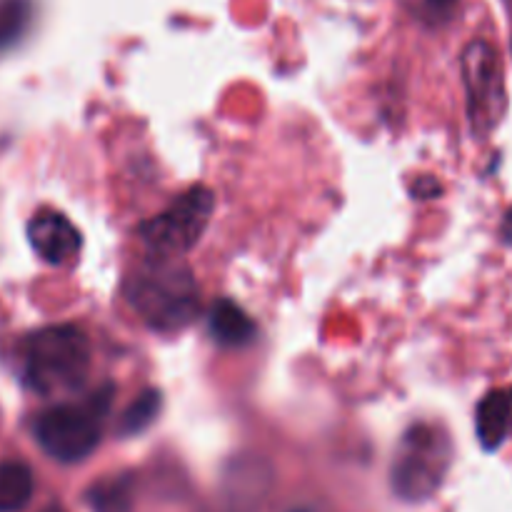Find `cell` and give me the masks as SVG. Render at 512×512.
<instances>
[{
	"label": "cell",
	"mask_w": 512,
	"mask_h": 512,
	"mask_svg": "<svg viewBox=\"0 0 512 512\" xmlns=\"http://www.w3.org/2000/svg\"><path fill=\"white\" fill-rule=\"evenodd\" d=\"M123 295L135 315L158 333H178L198 318L200 288L180 258L145 255L125 275Z\"/></svg>",
	"instance_id": "obj_1"
},
{
	"label": "cell",
	"mask_w": 512,
	"mask_h": 512,
	"mask_svg": "<svg viewBox=\"0 0 512 512\" xmlns=\"http://www.w3.org/2000/svg\"><path fill=\"white\" fill-rule=\"evenodd\" d=\"M88 365V338L75 325H50L30 335L25 343V383L40 395L78 388Z\"/></svg>",
	"instance_id": "obj_2"
},
{
	"label": "cell",
	"mask_w": 512,
	"mask_h": 512,
	"mask_svg": "<svg viewBox=\"0 0 512 512\" xmlns=\"http://www.w3.org/2000/svg\"><path fill=\"white\" fill-rule=\"evenodd\" d=\"M453 463V443L438 425L418 423L403 435L395 453L390 483L408 503L433 498Z\"/></svg>",
	"instance_id": "obj_3"
},
{
	"label": "cell",
	"mask_w": 512,
	"mask_h": 512,
	"mask_svg": "<svg viewBox=\"0 0 512 512\" xmlns=\"http://www.w3.org/2000/svg\"><path fill=\"white\" fill-rule=\"evenodd\" d=\"M113 388H103L85 403H65L45 410L35 423V438L50 458L60 463L85 460L100 445Z\"/></svg>",
	"instance_id": "obj_4"
},
{
	"label": "cell",
	"mask_w": 512,
	"mask_h": 512,
	"mask_svg": "<svg viewBox=\"0 0 512 512\" xmlns=\"http://www.w3.org/2000/svg\"><path fill=\"white\" fill-rule=\"evenodd\" d=\"M215 210L213 190L195 185L188 193L168 205L163 213L140 225L138 235L148 255L158 258H183L198 245Z\"/></svg>",
	"instance_id": "obj_5"
},
{
	"label": "cell",
	"mask_w": 512,
	"mask_h": 512,
	"mask_svg": "<svg viewBox=\"0 0 512 512\" xmlns=\"http://www.w3.org/2000/svg\"><path fill=\"white\" fill-rule=\"evenodd\" d=\"M463 83L468 93V118L473 133L485 138L503 120L508 108L503 60L485 40H473L463 53Z\"/></svg>",
	"instance_id": "obj_6"
},
{
	"label": "cell",
	"mask_w": 512,
	"mask_h": 512,
	"mask_svg": "<svg viewBox=\"0 0 512 512\" xmlns=\"http://www.w3.org/2000/svg\"><path fill=\"white\" fill-rule=\"evenodd\" d=\"M28 240L35 253L50 265H63L78 255L80 240L78 228L60 213H38L28 225Z\"/></svg>",
	"instance_id": "obj_7"
},
{
	"label": "cell",
	"mask_w": 512,
	"mask_h": 512,
	"mask_svg": "<svg viewBox=\"0 0 512 512\" xmlns=\"http://www.w3.org/2000/svg\"><path fill=\"white\" fill-rule=\"evenodd\" d=\"M475 430L485 450H498L512 435V388L493 390L478 405Z\"/></svg>",
	"instance_id": "obj_8"
},
{
	"label": "cell",
	"mask_w": 512,
	"mask_h": 512,
	"mask_svg": "<svg viewBox=\"0 0 512 512\" xmlns=\"http://www.w3.org/2000/svg\"><path fill=\"white\" fill-rule=\"evenodd\" d=\"M210 333L220 345L238 348V345L253 340L255 325L240 305L230 303V300H218L210 310Z\"/></svg>",
	"instance_id": "obj_9"
},
{
	"label": "cell",
	"mask_w": 512,
	"mask_h": 512,
	"mask_svg": "<svg viewBox=\"0 0 512 512\" xmlns=\"http://www.w3.org/2000/svg\"><path fill=\"white\" fill-rule=\"evenodd\" d=\"M93 512H130L135 500V480L130 475H110L85 493Z\"/></svg>",
	"instance_id": "obj_10"
},
{
	"label": "cell",
	"mask_w": 512,
	"mask_h": 512,
	"mask_svg": "<svg viewBox=\"0 0 512 512\" xmlns=\"http://www.w3.org/2000/svg\"><path fill=\"white\" fill-rule=\"evenodd\" d=\"M33 495V473L18 460L0 463V512L25 508Z\"/></svg>",
	"instance_id": "obj_11"
},
{
	"label": "cell",
	"mask_w": 512,
	"mask_h": 512,
	"mask_svg": "<svg viewBox=\"0 0 512 512\" xmlns=\"http://www.w3.org/2000/svg\"><path fill=\"white\" fill-rule=\"evenodd\" d=\"M160 405H163V398H160L158 390H145V393H140L125 408L123 418H120V435L130 438V435H138L143 430H148L160 415Z\"/></svg>",
	"instance_id": "obj_12"
},
{
	"label": "cell",
	"mask_w": 512,
	"mask_h": 512,
	"mask_svg": "<svg viewBox=\"0 0 512 512\" xmlns=\"http://www.w3.org/2000/svg\"><path fill=\"white\" fill-rule=\"evenodd\" d=\"M30 20L28 0H0V50L10 48L25 33Z\"/></svg>",
	"instance_id": "obj_13"
},
{
	"label": "cell",
	"mask_w": 512,
	"mask_h": 512,
	"mask_svg": "<svg viewBox=\"0 0 512 512\" xmlns=\"http://www.w3.org/2000/svg\"><path fill=\"white\" fill-rule=\"evenodd\" d=\"M458 0H413L415 13L428 23H443L453 15Z\"/></svg>",
	"instance_id": "obj_14"
},
{
	"label": "cell",
	"mask_w": 512,
	"mask_h": 512,
	"mask_svg": "<svg viewBox=\"0 0 512 512\" xmlns=\"http://www.w3.org/2000/svg\"><path fill=\"white\" fill-rule=\"evenodd\" d=\"M503 240L508 245H512V208L505 213V220H503Z\"/></svg>",
	"instance_id": "obj_15"
},
{
	"label": "cell",
	"mask_w": 512,
	"mask_h": 512,
	"mask_svg": "<svg viewBox=\"0 0 512 512\" xmlns=\"http://www.w3.org/2000/svg\"><path fill=\"white\" fill-rule=\"evenodd\" d=\"M48 512H63V510H58V508H53V510H48Z\"/></svg>",
	"instance_id": "obj_16"
}]
</instances>
